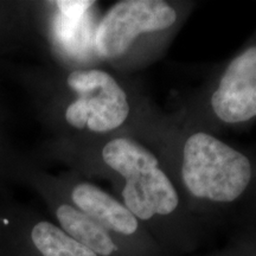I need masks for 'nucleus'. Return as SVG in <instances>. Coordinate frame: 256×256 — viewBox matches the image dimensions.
<instances>
[{
	"mask_svg": "<svg viewBox=\"0 0 256 256\" xmlns=\"http://www.w3.org/2000/svg\"><path fill=\"white\" fill-rule=\"evenodd\" d=\"M30 238L40 256H98L49 220L34 224Z\"/></svg>",
	"mask_w": 256,
	"mask_h": 256,
	"instance_id": "8",
	"label": "nucleus"
},
{
	"mask_svg": "<svg viewBox=\"0 0 256 256\" xmlns=\"http://www.w3.org/2000/svg\"><path fill=\"white\" fill-rule=\"evenodd\" d=\"M66 200L110 232L133 256H170L114 194L89 182L66 186Z\"/></svg>",
	"mask_w": 256,
	"mask_h": 256,
	"instance_id": "6",
	"label": "nucleus"
},
{
	"mask_svg": "<svg viewBox=\"0 0 256 256\" xmlns=\"http://www.w3.org/2000/svg\"><path fill=\"white\" fill-rule=\"evenodd\" d=\"M92 168L113 184L115 194L170 256L192 254L209 232L188 210L154 152L130 136L92 138Z\"/></svg>",
	"mask_w": 256,
	"mask_h": 256,
	"instance_id": "2",
	"label": "nucleus"
},
{
	"mask_svg": "<svg viewBox=\"0 0 256 256\" xmlns=\"http://www.w3.org/2000/svg\"><path fill=\"white\" fill-rule=\"evenodd\" d=\"M171 115L186 126L220 134L256 119V38L185 98Z\"/></svg>",
	"mask_w": 256,
	"mask_h": 256,
	"instance_id": "5",
	"label": "nucleus"
},
{
	"mask_svg": "<svg viewBox=\"0 0 256 256\" xmlns=\"http://www.w3.org/2000/svg\"><path fill=\"white\" fill-rule=\"evenodd\" d=\"M196 8L190 0H121L106 11L92 34V51L120 75L162 58Z\"/></svg>",
	"mask_w": 256,
	"mask_h": 256,
	"instance_id": "3",
	"label": "nucleus"
},
{
	"mask_svg": "<svg viewBox=\"0 0 256 256\" xmlns=\"http://www.w3.org/2000/svg\"><path fill=\"white\" fill-rule=\"evenodd\" d=\"M133 138L162 160L190 212L209 232L254 188L256 168L247 153L218 134L179 122L152 98Z\"/></svg>",
	"mask_w": 256,
	"mask_h": 256,
	"instance_id": "1",
	"label": "nucleus"
},
{
	"mask_svg": "<svg viewBox=\"0 0 256 256\" xmlns=\"http://www.w3.org/2000/svg\"><path fill=\"white\" fill-rule=\"evenodd\" d=\"M63 86L69 94L60 110L63 124L94 138L133 136L151 100L136 81L98 68L72 70Z\"/></svg>",
	"mask_w": 256,
	"mask_h": 256,
	"instance_id": "4",
	"label": "nucleus"
},
{
	"mask_svg": "<svg viewBox=\"0 0 256 256\" xmlns=\"http://www.w3.org/2000/svg\"><path fill=\"white\" fill-rule=\"evenodd\" d=\"M54 214L66 235L98 256H133L104 226L66 200H55Z\"/></svg>",
	"mask_w": 256,
	"mask_h": 256,
	"instance_id": "7",
	"label": "nucleus"
},
{
	"mask_svg": "<svg viewBox=\"0 0 256 256\" xmlns=\"http://www.w3.org/2000/svg\"><path fill=\"white\" fill-rule=\"evenodd\" d=\"M208 256H256V232L250 229L238 232L222 248Z\"/></svg>",
	"mask_w": 256,
	"mask_h": 256,
	"instance_id": "9",
	"label": "nucleus"
}]
</instances>
